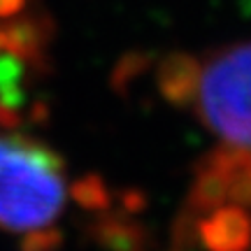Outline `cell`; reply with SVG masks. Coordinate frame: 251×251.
I'll list each match as a JSON object with an SVG mask.
<instances>
[{
  "instance_id": "1",
  "label": "cell",
  "mask_w": 251,
  "mask_h": 251,
  "mask_svg": "<svg viewBox=\"0 0 251 251\" xmlns=\"http://www.w3.org/2000/svg\"><path fill=\"white\" fill-rule=\"evenodd\" d=\"M165 93L193 109L219 140L200 168L198 205H251V42L221 47L165 72Z\"/></svg>"
},
{
  "instance_id": "2",
  "label": "cell",
  "mask_w": 251,
  "mask_h": 251,
  "mask_svg": "<svg viewBox=\"0 0 251 251\" xmlns=\"http://www.w3.org/2000/svg\"><path fill=\"white\" fill-rule=\"evenodd\" d=\"M65 163L47 144L0 133V228L28 237L47 235L65 209Z\"/></svg>"
},
{
  "instance_id": "3",
  "label": "cell",
  "mask_w": 251,
  "mask_h": 251,
  "mask_svg": "<svg viewBox=\"0 0 251 251\" xmlns=\"http://www.w3.org/2000/svg\"><path fill=\"white\" fill-rule=\"evenodd\" d=\"M24 70L12 54H0V126L9 128L19 121L24 102Z\"/></svg>"
}]
</instances>
